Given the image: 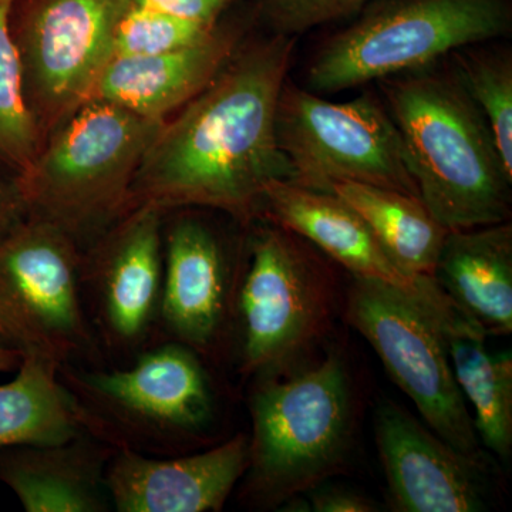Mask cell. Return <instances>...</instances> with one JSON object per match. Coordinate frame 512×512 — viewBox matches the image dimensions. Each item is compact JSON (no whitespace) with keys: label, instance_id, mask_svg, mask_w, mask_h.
I'll return each instance as SVG.
<instances>
[{"label":"cell","instance_id":"1","mask_svg":"<svg viewBox=\"0 0 512 512\" xmlns=\"http://www.w3.org/2000/svg\"><path fill=\"white\" fill-rule=\"evenodd\" d=\"M295 42L275 33L241 43L215 79L164 121L138 168L128 210L214 208L247 222L264 208L266 185L292 181L276 140V110Z\"/></svg>","mask_w":512,"mask_h":512},{"label":"cell","instance_id":"2","mask_svg":"<svg viewBox=\"0 0 512 512\" xmlns=\"http://www.w3.org/2000/svg\"><path fill=\"white\" fill-rule=\"evenodd\" d=\"M420 198L448 231L507 222L512 177L487 120L439 63L382 80Z\"/></svg>","mask_w":512,"mask_h":512},{"label":"cell","instance_id":"3","mask_svg":"<svg viewBox=\"0 0 512 512\" xmlns=\"http://www.w3.org/2000/svg\"><path fill=\"white\" fill-rule=\"evenodd\" d=\"M164 121L87 101L13 175L29 215L74 239L100 237L128 210L131 187Z\"/></svg>","mask_w":512,"mask_h":512},{"label":"cell","instance_id":"4","mask_svg":"<svg viewBox=\"0 0 512 512\" xmlns=\"http://www.w3.org/2000/svg\"><path fill=\"white\" fill-rule=\"evenodd\" d=\"M511 25L510 0H375L313 56L309 87L336 93L382 82L505 36Z\"/></svg>","mask_w":512,"mask_h":512},{"label":"cell","instance_id":"5","mask_svg":"<svg viewBox=\"0 0 512 512\" xmlns=\"http://www.w3.org/2000/svg\"><path fill=\"white\" fill-rule=\"evenodd\" d=\"M59 375L83 429L116 450H165L200 434L214 416V394L197 350L177 340L146 350L127 369L84 372L69 363Z\"/></svg>","mask_w":512,"mask_h":512},{"label":"cell","instance_id":"6","mask_svg":"<svg viewBox=\"0 0 512 512\" xmlns=\"http://www.w3.org/2000/svg\"><path fill=\"white\" fill-rule=\"evenodd\" d=\"M249 488L281 503L309 491L342 463L352 427L348 375L338 356L288 380L262 384L251 400Z\"/></svg>","mask_w":512,"mask_h":512},{"label":"cell","instance_id":"7","mask_svg":"<svg viewBox=\"0 0 512 512\" xmlns=\"http://www.w3.org/2000/svg\"><path fill=\"white\" fill-rule=\"evenodd\" d=\"M276 140L302 187L330 192L338 181H356L420 197L399 130L373 94L333 103L286 80Z\"/></svg>","mask_w":512,"mask_h":512},{"label":"cell","instance_id":"8","mask_svg":"<svg viewBox=\"0 0 512 512\" xmlns=\"http://www.w3.org/2000/svg\"><path fill=\"white\" fill-rule=\"evenodd\" d=\"M82 256L66 232L33 215L0 239V346L59 366L93 349Z\"/></svg>","mask_w":512,"mask_h":512},{"label":"cell","instance_id":"9","mask_svg":"<svg viewBox=\"0 0 512 512\" xmlns=\"http://www.w3.org/2000/svg\"><path fill=\"white\" fill-rule=\"evenodd\" d=\"M441 302L427 305L384 282L353 276L346 315L376 350L393 382L416 404L431 431L480 463L473 416L431 313Z\"/></svg>","mask_w":512,"mask_h":512},{"label":"cell","instance_id":"10","mask_svg":"<svg viewBox=\"0 0 512 512\" xmlns=\"http://www.w3.org/2000/svg\"><path fill=\"white\" fill-rule=\"evenodd\" d=\"M128 3L25 0L12 12L23 93L45 140L89 101Z\"/></svg>","mask_w":512,"mask_h":512},{"label":"cell","instance_id":"11","mask_svg":"<svg viewBox=\"0 0 512 512\" xmlns=\"http://www.w3.org/2000/svg\"><path fill=\"white\" fill-rule=\"evenodd\" d=\"M242 369L265 375L315 336L326 316L325 284L311 259L279 227L259 229L239 289Z\"/></svg>","mask_w":512,"mask_h":512},{"label":"cell","instance_id":"12","mask_svg":"<svg viewBox=\"0 0 512 512\" xmlns=\"http://www.w3.org/2000/svg\"><path fill=\"white\" fill-rule=\"evenodd\" d=\"M163 215L153 205L131 208L82 256V292H89L104 338L116 349L140 345L160 308Z\"/></svg>","mask_w":512,"mask_h":512},{"label":"cell","instance_id":"13","mask_svg":"<svg viewBox=\"0 0 512 512\" xmlns=\"http://www.w3.org/2000/svg\"><path fill=\"white\" fill-rule=\"evenodd\" d=\"M376 443L394 511L485 510L480 463L424 429L406 410L390 403L379 407Z\"/></svg>","mask_w":512,"mask_h":512},{"label":"cell","instance_id":"14","mask_svg":"<svg viewBox=\"0 0 512 512\" xmlns=\"http://www.w3.org/2000/svg\"><path fill=\"white\" fill-rule=\"evenodd\" d=\"M249 464V437L178 458L114 451L106 468L110 504L119 512H218Z\"/></svg>","mask_w":512,"mask_h":512},{"label":"cell","instance_id":"15","mask_svg":"<svg viewBox=\"0 0 512 512\" xmlns=\"http://www.w3.org/2000/svg\"><path fill=\"white\" fill-rule=\"evenodd\" d=\"M264 208L276 225L308 239L353 276L384 282L421 303L446 296L431 276H412L394 264L365 220L332 192L276 180L265 187Z\"/></svg>","mask_w":512,"mask_h":512},{"label":"cell","instance_id":"16","mask_svg":"<svg viewBox=\"0 0 512 512\" xmlns=\"http://www.w3.org/2000/svg\"><path fill=\"white\" fill-rule=\"evenodd\" d=\"M241 35L218 25L204 42L153 56L113 57L101 70L89 101L116 104L165 121L215 79L241 46Z\"/></svg>","mask_w":512,"mask_h":512},{"label":"cell","instance_id":"17","mask_svg":"<svg viewBox=\"0 0 512 512\" xmlns=\"http://www.w3.org/2000/svg\"><path fill=\"white\" fill-rule=\"evenodd\" d=\"M158 315L175 340L207 349L220 333L228 302V269L218 238L192 218L165 235Z\"/></svg>","mask_w":512,"mask_h":512},{"label":"cell","instance_id":"18","mask_svg":"<svg viewBox=\"0 0 512 512\" xmlns=\"http://www.w3.org/2000/svg\"><path fill=\"white\" fill-rule=\"evenodd\" d=\"M116 448L82 431L56 444L0 450V483L28 512L110 510L106 468Z\"/></svg>","mask_w":512,"mask_h":512},{"label":"cell","instance_id":"19","mask_svg":"<svg viewBox=\"0 0 512 512\" xmlns=\"http://www.w3.org/2000/svg\"><path fill=\"white\" fill-rule=\"evenodd\" d=\"M433 279L487 336L511 335V224L448 231Z\"/></svg>","mask_w":512,"mask_h":512},{"label":"cell","instance_id":"20","mask_svg":"<svg viewBox=\"0 0 512 512\" xmlns=\"http://www.w3.org/2000/svg\"><path fill=\"white\" fill-rule=\"evenodd\" d=\"M458 389L474 410L484 446L503 460L512 448V356L485 348L484 332L450 298L431 309Z\"/></svg>","mask_w":512,"mask_h":512},{"label":"cell","instance_id":"21","mask_svg":"<svg viewBox=\"0 0 512 512\" xmlns=\"http://www.w3.org/2000/svg\"><path fill=\"white\" fill-rule=\"evenodd\" d=\"M330 192L365 220L403 272L433 278L448 229L420 197L356 181H338Z\"/></svg>","mask_w":512,"mask_h":512},{"label":"cell","instance_id":"22","mask_svg":"<svg viewBox=\"0 0 512 512\" xmlns=\"http://www.w3.org/2000/svg\"><path fill=\"white\" fill-rule=\"evenodd\" d=\"M60 366L25 356L15 379L0 386V450L63 443L84 431Z\"/></svg>","mask_w":512,"mask_h":512},{"label":"cell","instance_id":"23","mask_svg":"<svg viewBox=\"0 0 512 512\" xmlns=\"http://www.w3.org/2000/svg\"><path fill=\"white\" fill-rule=\"evenodd\" d=\"M473 45L451 53V69L493 133L505 171L512 177V55L505 47Z\"/></svg>","mask_w":512,"mask_h":512},{"label":"cell","instance_id":"24","mask_svg":"<svg viewBox=\"0 0 512 512\" xmlns=\"http://www.w3.org/2000/svg\"><path fill=\"white\" fill-rule=\"evenodd\" d=\"M15 0H0V167L22 173L43 138L23 93L18 50L10 29Z\"/></svg>","mask_w":512,"mask_h":512},{"label":"cell","instance_id":"25","mask_svg":"<svg viewBox=\"0 0 512 512\" xmlns=\"http://www.w3.org/2000/svg\"><path fill=\"white\" fill-rule=\"evenodd\" d=\"M217 28L128 5L117 25L113 57L153 56L184 49L204 42Z\"/></svg>","mask_w":512,"mask_h":512},{"label":"cell","instance_id":"26","mask_svg":"<svg viewBox=\"0 0 512 512\" xmlns=\"http://www.w3.org/2000/svg\"><path fill=\"white\" fill-rule=\"evenodd\" d=\"M278 35L295 37L362 10L372 0H258Z\"/></svg>","mask_w":512,"mask_h":512},{"label":"cell","instance_id":"27","mask_svg":"<svg viewBox=\"0 0 512 512\" xmlns=\"http://www.w3.org/2000/svg\"><path fill=\"white\" fill-rule=\"evenodd\" d=\"M234 2L235 0H130L128 5L215 26L218 25L222 12Z\"/></svg>","mask_w":512,"mask_h":512},{"label":"cell","instance_id":"28","mask_svg":"<svg viewBox=\"0 0 512 512\" xmlns=\"http://www.w3.org/2000/svg\"><path fill=\"white\" fill-rule=\"evenodd\" d=\"M309 511L315 512H375L379 510L372 500L356 491L342 487L311 488Z\"/></svg>","mask_w":512,"mask_h":512},{"label":"cell","instance_id":"29","mask_svg":"<svg viewBox=\"0 0 512 512\" xmlns=\"http://www.w3.org/2000/svg\"><path fill=\"white\" fill-rule=\"evenodd\" d=\"M28 215V207L15 177L0 175V239L10 234Z\"/></svg>","mask_w":512,"mask_h":512},{"label":"cell","instance_id":"30","mask_svg":"<svg viewBox=\"0 0 512 512\" xmlns=\"http://www.w3.org/2000/svg\"><path fill=\"white\" fill-rule=\"evenodd\" d=\"M23 357L25 356L18 352V350H12L0 346V373L18 370L20 363H22Z\"/></svg>","mask_w":512,"mask_h":512}]
</instances>
